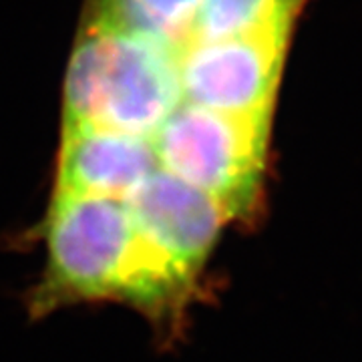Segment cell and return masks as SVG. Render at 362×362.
<instances>
[{
  "label": "cell",
  "instance_id": "obj_3",
  "mask_svg": "<svg viewBox=\"0 0 362 362\" xmlns=\"http://www.w3.org/2000/svg\"><path fill=\"white\" fill-rule=\"evenodd\" d=\"M270 119L181 103L151 137L159 169L206 192L228 220H250L262 204Z\"/></svg>",
  "mask_w": 362,
  "mask_h": 362
},
{
  "label": "cell",
  "instance_id": "obj_6",
  "mask_svg": "<svg viewBox=\"0 0 362 362\" xmlns=\"http://www.w3.org/2000/svg\"><path fill=\"white\" fill-rule=\"evenodd\" d=\"M159 169L153 145L99 127L63 129L54 194L117 197L125 202Z\"/></svg>",
  "mask_w": 362,
  "mask_h": 362
},
{
  "label": "cell",
  "instance_id": "obj_2",
  "mask_svg": "<svg viewBox=\"0 0 362 362\" xmlns=\"http://www.w3.org/2000/svg\"><path fill=\"white\" fill-rule=\"evenodd\" d=\"M181 103L173 45L83 25L66 71L63 129L99 127L151 141Z\"/></svg>",
  "mask_w": 362,
  "mask_h": 362
},
{
  "label": "cell",
  "instance_id": "obj_1",
  "mask_svg": "<svg viewBox=\"0 0 362 362\" xmlns=\"http://www.w3.org/2000/svg\"><path fill=\"white\" fill-rule=\"evenodd\" d=\"M42 240L45 270L30 296L37 316L75 304L117 302L171 340L202 298L151 256L117 197L54 194Z\"/></svg>",
  "mask_w": 362,
  "mask_h": 362
},
{
  "label": "cell",
  "instance_id": "obj_8",
  "mask_svg": "<svg viewBox=\"0 0 362 362\" xmlns=\"http://www.w3.org/2000/svg\"><path fill=\"white\" fill-rule=\"evenodd\" d=\"M304 0H202L187 40H221L270 28H288Z\"/></svg>",
  "mask_w": 362,
  "mask_h": 362
},
{
  "label": "cell",
  "instance_id": "obj_7",
  "mask_svg": "<svg viewBox=\"0 0 362 362\" xmlns=\"http://www.w3.org/2000/svg\"><path fill=\"white\" fill-rule=\"evenodd\" d=\"M202 0H90L85 25L181 45Z\"/></svg>",
  "mask_w": 362,
  "mask_h": 362
},
{
  "label": "cell",
  "instance_id": "obj_5",
  "mask_svg": "<svg viewBox=\"0 0 362 362\" xmlns=\"http://www.w3.org/2000/svg\"><path fill=\"white\" fill-rule=\"evenodd\" d=\"M123 204L151 256L202 296L204 270L230 223L220 204L163 169L153 171Z\"/></svg>",
  "mask_w": 362,
  "mask_h": 362
},
{
  "label": "cell",
  "instance_id": "obj_4",
  "mask_svg": "<svg viewBox=\"0 0 362 362\" xmlns=\"http://www.w3.org/2000/svg\"><path fill=\"white\" fill-rule=\"evenodd\" d=\"M288 39V28H270L173 45L183 103L223 115L270 119Z\"/></svg>",
  "mask_w": 362,
  "mask_h": 362
}]
</instances>
